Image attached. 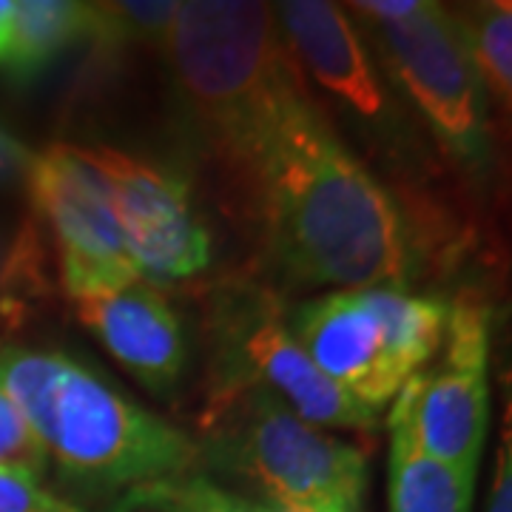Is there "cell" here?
I'll list each match as a JSON object with an SVG mask.
<instances>
[{"label":"cell","instance_id":"8992f818","mask_svg":"<svg viewBox=\"0 0 512 512\" xmlns=\"http://www.w3.org/2000/svg\"><path fill=\"white\" fill-rule=\"evenodd\" d=\"M365 26L379 69L407 94L450 163L481 177L490 163V106L456 12L419 0L407 18Z\"/></svg>","mask_w":512,"mask_h":512},{"label":"cell","instance_id":"5bb4252c","mask_svg":"<svg viewBox=\"0 0 512 512\" xmlns=\"http://www.w3.org/2000/svg\"><path fill=\"white\" fill-rule=\"evenodd\" d=\"M476 478L390 436V512H473Z\"/></svg>","mask_w":512,"mask_h":512},{"label":"cell","instance_id":"e0dca14e","mask_svg":"<svg viewBox=\"0 0 512 512\" xmlns=\"http://www.w3.org/2000/svg\"><path fill=\"white\" fill-rule=\"evenodd\" d=\"M111 512H262L245 495L222 490L200 473L160 478L117 495Z\"/></svg>","mask_w":512,"mask_h":512},{"label":"cell","instance_id":"4fadbf2b","mask_svg":"<svg viewBox=\"0 0 512 512\" xmlns=\"http://www.w3.org/2000/svg\"><path fill=\"white\" fill-rule=\"evenodd\" d=\"M92 29V3L77 0H20L15 3L12 37L3 57L9 83L29 86L55 63L83 46Z\"/></svg>","mask_w":512,"mask_h":512},{"label":"cell","instance_id":"ac0fdd59","mask_svg":"<svg viewBox=\"0 0 512 512\" xmlns=\"http://www.w3.org/2000/svg\"><path fill=\"white\" fill-rule=\"evenodd\" d=\"M0 470L35 481H43L49 473L46 447L3 393H0Z\"/></svg>","mask_w":512,"mask_h":512},{"label":"cell","instance_id":"277c9868","mask_svg":"<svg viewBox=\"0 0 512 512\" xmlns=\"http://www.w3.org/2000/svg\"><path fill=\"white\" fill-rule=\"evenodd\" d=\"M200 456L265 495L262 504L362 512L365 453L299 419L265 390L211 402Z\"/></svg>","mask_w":512,"mask_h":512},{"label":"cell","instance_id":"3957f363","mask_svg":"<svg viewBox=\"0 0 512 512\" xmlns=\"http://www.w3.org/2000/svg\"><path fill=\"white\" fill-rule=\"evenodd\" d=\"M43 444L60 481L83 495H123L148 481L194 473L200 461L188 433L66 353Z\"/></svg>","mask_w":512,"mask_h":512},{"label":"cell","instance_id":"52a82bcc","mask_svg":"<svg viewBox=\"0 0 512 512\" xmlns=\"http://www.w3.org/2000/svg\"><path fill=\"white\" fill-rule=\"evenodd\" d=\"M490 308L478 293H461L450 305L433 370L413 373L387 413L390 436L410 441L421 456L478 473L490 424Z\"/></svg>","mask_w":512,"mask_h":512},{"label":"cell","instance_id":"d6986e66","mask_svg":"<svg viewBox=\"0 0 512 512\" xmlns=\"http://www.w3.org/2000/svg\"><path fill=\"white\" fill-rule=\"evenodd\" d=\"M0 512H86L72 504L69 498H60L52 490H43L35 478L3 473L0 470Z\"/></svg>","mask_w":512,"mask_h":512},{"label":"cell","instance_id":"2e32d148","mask_svg":"<svg viewBox=\"0 0 512 512\" xmlns=\"http://www.w3.org/2000/svg\"><path fill=\"white\" fill-rule=\"evenodd\" d=\"M456 20L481 89L493 106L507 114L512 106V3H473L456 12Z\"/></svg>","mask_w":512,"mask_h":512},{"label":"cell","instance_id":"6da1fadb","mask_svg":"<svg viewBox=\"0 0 512 512\" xmlns=\"http://www.w3.org/2000/svg\"><path fill=\"white\" fill-rule=\"evenodd\" d=\"M225 168L293 288H407L419 271L402 197L345 146L308 83Z\"/></svg>","mask_w":512,"mask_h":512},{"label":"cell","instance_id":"30bf717a","mask_svg":"<svg viewBox=\"0 0 512 512\" xmlns=\"http://www.w3.org/2000/svg\"><path fill=\"white\" fill-rule=\"evenodd\" d=\"M288 328L325 379L382 413L410 379L393 356L373 291H330L288 311Z\"/></svg>","mask_w":512,"mask_h":512},{"label":"cell","instance_id":"ffe728a7","mask_svg":"<svg viewBox=\"0 0 512 512\" xmlns=\"http://www.w3.org/2000/svg\"><path fill=\"white\" fill-rule=\"evenodd\" d=\"M32 160H35V151L26 143H20L18 137L0 123V191L26 185Z\"/></svg>","mask_w":512,"mask_h":512},{"label":"cell","instance_id":"7a4b0ae2","mask_svg":"<svg viewBox=\"0 0 512 512\" xmlns=\"http://www.w3.org/2000/svg\"><path fill=\"white\" fill-rule=\"evenodd\" d=\"M165 63L185 117L231 163L305 83L271 3L185 0L165 40Z\"/></svg>","mask_w":512,"mask_h":512},{"label":"cell","instance_id":"8fae6325","mask_svg":"<svg viewBox=\"0 0 512 512\" xmlns=\"http://www.w3.org/2000/svg\"><path fill=\"white\" fill-rule=\"evenodd\" d=\"M274 15L302 74H311L353 117L390 140L399 131V111L348 9L328 0H288L276 3Z\"/></svg>","mask_w":512,"mask_h":512},{"label":"cell","instance_id":"ba28073f","mask_svg":"<svg viewBox=\"0 0 512 512\" xmlns=\"http://www.w3.org/2000/svg\"><path fill=\"white\" fill-rule=\"evenodd\" d=\"M106 188L128 256L148 285H171L208 271L214 239L180 171L111 146H74Z\"/></svg>","mask_w":512,"mask_h":512},{"label":"cell","instance_id":"cb8c5ba5","mask_svg":"<svg viewBox=\"0 0 512 512\" xmlns=\"http://www.w3.org/2000/svg\"><path fill=\"white\" fill-rule=\"evenodd\" d=\"M9 251H12V234L0 228V276L6 271V262H9Z\"/></svg>","mask_w":512,"mask_h":512},{"label":"cell","instance_id":"7402d4cb","mask_svg":"<svg viewBox=\"0 0 512 512\" xmlns=\"http://www.w3.org/2000/svg\"><path fill=\"white\" fill-rule=\"evenodd\" d=\"M12 20H15V0H0V63L6 57V49H9Z\"/></svg>","mask_w":512,"mask_h":512},{"label":"cell","instance_id":"7c38bea8","mask_svg":"<svg viewBox=\"0 0 512 512\" xmlns=\"http://www.w3.org/2000/svg\"><path fill=\"white\" fill-rule=\"evenodd\" d=\"M77 319L154 396H171L183 379L185 330L171 302L143 279L74 302Z\"/></svg>","mask_w":512,"mask_h":512},{"label":"cell","instance_id":"5b68a950","mask_svg":"<svg viewBox=\"0 0 512 512\" xmlns=\"http://www.w3.org/2000/svg\"><path fill=\"white\" fill-rule=\"evenodd\" d=\"M211 402L265 390L319 430L370 433L379 413L353 402L325 379L288 328V313L262 288H239L214 305Z\"/></svg>","mask_w":512,"mask_h":512},{"label":"cell","instance_id":"9c48e42d","mask_svg":"<svg viewBox=\"0 0 512 512\" xmlns=\"http://www.w3.org/2000/svg\"><path fill=\"white\" fill-rule=\"evenodd\" d=\"M26 191L55 245L60 285L74 302L143 279L128 256L106 188L69 143L35 151Z\"/></svg>","mask_w":512,"mask_h":512},{"label":"cell","instance_id":"44dd1931","mask_svg":"<svg viewBox=\"0 0 512 512\" xmlns=\"http://www.w3.org/2000/svg\"><path fill=\"white\" fill-rule=\"evenodd\" d=\"M487 512H512V444H510V413L504 416V441L495 453L493 487Z\"/></svg>","mask_w":512,"mask_h":512},{"label":"cell","instance_id":"603a6c76","mask_svg":"<svg viewBox=\"0 0 512 512\" xmlns=\"http://www.w3.org/2000/svg\"><path fill=\"white\" fill-rule=\"evenodd\" d=\"M262 512H342L328 507H305V504H259Z\"/></svg>","mask_w":512,"mask_h":512},{"label":"cell","instance_id":"9a60e30c","mask_svg":"<svg viewBox=\"0 0 512 512\" xmlns=\"http://www.w3.org/2000/svg\"><path fill=\"white\" fill-rule=\"evenodd\" d=\"M174 12L177 3L171 0L92 3V29L83 46L92 49V57L106 63V69L114 66V60L137 49L163 52Z\"/></svg>","mask_w":512,"mask_h":512}]
</instances>
